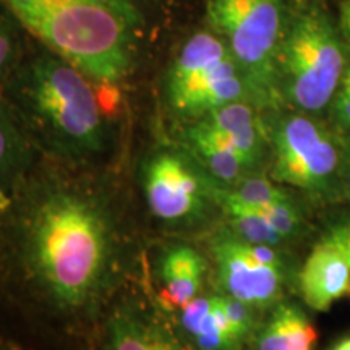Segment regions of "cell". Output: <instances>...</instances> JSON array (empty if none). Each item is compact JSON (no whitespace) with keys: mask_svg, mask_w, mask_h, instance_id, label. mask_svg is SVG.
Listing matches in <instances>:
<instances>
[{"mask_svg":"<svg viewBox=\"0 0 350 350\" xmlns=\"http://www.w3.org/2000/svg\"><path fill=\"white\" fill-rule=\"evenodd\" d=\"M13 111L52 151L91 159L107 146V124L88 77L44 51L18 64L7 80Z\"/></svg>","mask_w":350,"mask_h":350,"instance_id":"3957f363","label":"cell"},{"mask_svg":"<svg viewBox=\"0 0 350 350\" xmlns=\"http://www.w3.org/2000/svg\"><path fill=\"white\" fill-rule=\"evenodd\" d=\"M29 161L28 139L16 112L0 99V188L12 185Z\"/></svg>","mask_w":350,"mask_h":350,"instance_id":"2e32d148","label":"cell"},{"mask_svg":"<svg viewBox=\"0 0 350 350\" xmlns=\"http://www.w3.org/2000/svg\"><path fill=\"white\" fill-rule=\"evenodd\" d=\"M340 23H342L344 33L350 38V0H345L342 7V15H340Z\"/></svg>","mask_w":350,"mask_h":350,"instance_id":"603a6c76","label":"cell"},{"mask_svg":"<svg viewBox=\"0 0 350 350\" xmlns=\"http://www.w3.org/2000/svg\"><path fill=\"white\" fill-rule=\"evenodd\" d=\"M275 182L321 191L336 174L339 154L325 130L306 117H288L273 131Z\"/></svg>","mask_w":350,"mask_h":350,"instance_id":"9c48e42d","label":"cell"},{"mask_svg":"<svg viewBox=\"0 0 350 350\" xmlns=\"http://www.w3.org/2000/svg\"><path fill=\"white\" fill-rule=\"evenodd\" d=\"M338 112L345 124L350 125V88L342 86V91L338 98Z\"/></svg>","mask_w":350,"mask_h":350,"instance_id":"7402d4cb","label":"cell"},{"mask_svg":"<svg viewBox=\"0 0 350 350\" xmlns=\"http://www.w3.org/2000/svg\"><path fill=\"white\" fill-rule=\"evenodd\" d=\"M211 252L226 295L252 308H268L281 297L284 268L274 247L245 242L234 232H221Z\"/></svg>","mask_w":350,"mask_h":350,"instance_id":"52a82bcc","label":"cell"},{"mask_svg":"<svg viewBox=\"0 0 350 350\" xmlns=\"http://www.w3.org/2000/svg\"><path fill=\"white\" fill-rule=\"evenodd\" d=\"M299 282L305 304L317 312H327L350 292V255L325 237L306 258Z\"/></svg>","mask_w":350,"mask_h":350,"instance_id":"30bf717a","label":"cell"},{"mask_svg":"<svg viewBox=\"0 0 350 350\" xmlns=\"http://www.w3.org/2000/svg\"><path fill=\"white\" fill-rule=\"evenodd\" d=\"M250 90L240 67L214 34L187 41L165 78V98L178 116L203 117L214 109L243 100Z\"/></svg>","mask_w":350,"mask_h":350,"instance_id":"277c9868","label":"cell"},{"mask_svg":"<svg viewBox=\"0 0 350 350\" xmlns=\"http://www.w3.org/2000/svg\"><path fill=\"white\" fill-rule=\"evenodd\" d=\"M266 219L271 227L281 235L282 240L295 237L301 226V217L292 198L278 201V203L269 204L262 208Z\"/></svg>","mask_w":350,"mask_h":350,"instance_id":"ac0fdd59","label":"cell"},{"mask_svg":"<svg viewBox=\"0 0 350 350\" xmlns=\"http://www.w3.org/2000/svg\"><path fill=\"white\" fill-rule=\"evenodd\" d=\"M221 191L229 198L248 206L266 208L278 201L291 198L281 187L274 185L268 178L252 177L247 180H240L232 185V188H221Z\"/></svg>","mask_w":350,"mask_h":350,"instance_id":"e0dca14e","label":"cell"},{"mask_svg":"<svg viewBox=\"0 0 350 350\" xmlns=\"http://www.w3.org/2000/svg\"><path fill=\"white\" fill-rule=\"evenodd\" d=\"M185 146L188 156L193 157L204 172L226 185H235L242 178L243 170H247L232 144L201 120L187 129Z\"/></svg>","mask_w":350,"mask_h":350,"instance_id":"5bb4252c","label":"cell"},{"mask_svg":"<svg viewBox=\"0 0 350 350\" xmlns=\"http://www.w3.org/2000/svg\"><path fill=\"white\" fill-rule=\"evenodd\" d=\"M344 182H345V188H347V193L350 196V154L347 156V159H345V164H344Z\"/></svg>","mask_w":350,"mask_h":350,"instance_id":"cb8c5ba5","label":"cell"},{"mask_svg":"<svg viewBox=\"0 0 350 350\" xmlns=\"http://www.w3.org/2000/svg\"><path fill=\"white\" fill-rule=\"evenodd\" d=\"M318 334L294 305H279L258 334V350H314Z\"/></svg>","mask_w":350,"mask_h":350,"instance_id":"9a60e30c","label":"cell"},{"mask_svg":"<svg viewBox=\"0 0 350 350\" xmlns=\"http://www.w3.org/2000/svg\"><path fill=\"white\" fill-rule=\"evenodd\" d=\"M326 237L334 240V242H338L340 247H342L344 250L350 255V221L332 227L331 232L326 235Z\"/></svg>","mask_w":350,"mask_h":350,"instance_id":"44dd1931","label":"cell"},{"mask_svg":"<svg viewBox=\"0 0 350 350\" xmlns=\"http://www.w3.org/2000/svg\"><path fill=\"white\" fill-rule=\"evenodd\" d=\"M55 55L90 80L113 85L129 75L139 28L133 0H0Z\"/></svg>","mask_w":350,"mask_h":350,"instance_id":"7a4b0ae2","label":"cell"},{"mask_svg":"<svg viewBox=\"0 0 350 350\" xmlns=\"http://www.w3.org/2000/svg\"><path fill=\"white\" fill-rule=\"evenodd\" d=\"M208 18L227 38L252 91L269 93L281 34L278 0H208Z\"/></svg>","mask_w":350,"mask_h":350,"instance_id":"5b68a950","label":"cell"},{"mask_svg":"<svg viewBox=\"0 0 350 350\" xmlns=\"http://www.w3.org/2000/svg\"><path fill=\"white\" fill-rule=\"evenodd\" d=\"M331 350H350V338H345L332 347Z\"/></svg>","mask_w":350,"mask_h":350,"instance_id":"d4e9b609","label":"cell"},{"mask_svg":"<svg viewBox=\"0 0 350 350\" xmlns=\"http://www.w3.org/2000/svg\"><path fill=\"white\" fill-rule=\"evenodd\" d=\"M222 305H224L227 319H229L232 332L237 338L239 342L250 334L253 327V313L252 306L243 304L234 297L222 295Z\"/></svg>","mask_w":350,"mask_h":350,"instance_id":"d6986e66","label":"cell"},{"mask_svg":"<svg viewBox=\"0 0 350 350\" xmlns=\"http://www.w3.org/2000/svg\"><path fill=\"white\" fill-rule=\"evenodd\" d=\"M109 350H185L164 325L133 306H122L107 325Z\"/></svg>","mask_w":350,"mask_h":350,"instance_id":"4fadbf2b","label":"cell"},{"mask_svg":"<svg viewBox=\"0 0 350 350\" xmlns=\"http://www.w3.org/2000/svg\"><path fill=\"white\" fill-rule=\"evenodd\" d=\"M206 275V261L190 245L172 243L163 248L157 260V278L165 300L182 308L200 297Z\"/></svg>","mask_w":350,"mask_h":350,"instance_id":"8fae6325","label":"cell"},{"mask_svg":"<svg viewBox=\"0 0 350 350\" xmlns=\"http://www.w3.org/2000/svg\"><path fill=\"white\" fill-rule=\"evenodd\" d=\"M18 248L34 284L67 312L99 301L116 273L112 214L98 195L78 187H51L26 204Z\"/></svg>","mask_w":350,"mask_h":350,"instance_id":"6da1fadb","label":"cell"},{"mask_svg":"<svg viewBox=\"0 0 350 350\" xmlns=\"http://www.w3.org/2000/svg\"><path fill=\"white\" fill-rule=\"evenodd\" d=\"M284 72L291 99L304 111L329 103L344 70V57L329 25L317 16L295 23L284 44Z\"/></svg>","mask_w":350,"mask_h":350,"instance_id":"8992f818","label":"cell"},{"mask_svg":"<svg viewBox=\"0 0 350 350\" xmlns=\"http://www.w3.org/2000/svg\"><path fill=\"white\" fill-rule=\"evenodd\" d=\"M0 8H3L0 3ZM16 41L5 16L0 12V83L7 81L16 67Z\"/></svg>","mask_w":350,"mask_h":350,"instance_id":"ffe728a7","label":"cell"},{"mask_svg":"<svg viewBox=\"0 0 350 350\" xmlns=\"http://www.w3.org/2000/svg\"><path fill=\"white\" fill-rule=\"evenodd\" d=\"M213 183L200 165L180 151L159 150L142 167V188L151 214L167 224L190 222L201 216Z\"/></svg>","mask_w":350,"mask_h":350,"instance_id":"ba28073f","label":"cell"},{"mask_svg":"<svg viewBox=\"0 0 350 350\" xmlns=\"http://www.w3.org/2000/svg\"><path fill=\"white\" fill-rule=\"evenodd\" d=\"M178 321L198 350H235L240 345L227 319L222 295L196 297L182 306Z\"/></svg>","mask_w":350,"mask_h":350,"instance_id":"7c38bea8","label":"cell"},{"mask_svg":"<svg viewBox=\"0 0 350 350\" xmlns=\"http://www.w3.org/2000/svg\"><path fill=\"white\" fill-rule=\"evenodd\" d=\"M344 85L350 88V70H349L347 75H345V78H344Z\"/></svg>","mask_w":350,"mask_h":350,"instance_id":"484cf974","label":"cell"}]
</instances>
